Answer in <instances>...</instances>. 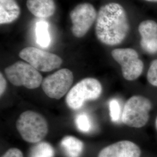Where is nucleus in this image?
<instances>
[{
  "instance_id": "1",
  "label": "nucleus",
  "mask_w": 157,
  "mask_h": 157,
  "mask_svg": "<svg viewBox=\"0 0 157 157\" xmlns=\"http://www.w3.org/2000/svg\"><path fill=\"white\" fill-rule=\"evenodd\" d=\"M130 29L129 19L121 4L111 2L100 8L95 23L98 40L107 45H117L124 41Z\"/></svg>"
},
{
  "instance_id": "2",
  "label": "nucleus",
  "mask_w": 157,
  "mask_h": 157,
  "mask_svg": "<svg viewBox=\"0 0 157 157\" xmlns=\"http://www.w3.org/2000/svg\"><path fill=\"white\" fill-rule=\"evenodd\" d=\"M17 128L23 139L35 143L42 140L48 133V124L41 115L32 111L23 112L17 119Z\"/></svg>"
},
{
  "instance_id": "3",
  "label": "nucleus",
  "mask_w": 157,
  "mask_h": 157,
  "mask_svg": "<svg viewBox=\"0 0 157 157\" xmlns=\"http://www.w3.org/2000/svg\"><path fill=\"white\" fill-rule=\"evenodd\" d=\"M151 109V102L148 98L141 95H134L124 104L122 121L130 127L141 128L148 122Z\"/></svg>"
},
{
  "instance_id": "4",
  "label": "nucleus",
  "mask_w": 157,
  "mask_h": 157,
  "mask_svg": "<svg viewBox=\"0 0 157 157\" xmlns=\"http://www.w3.org/2000/svg\"><path fill=\"white\" fill-rule=\"evenodd\" d=\"M102 86L96 78H86L74 86L67 95V106L72 109H78L85 101L95 100L101 95Z\"/></svg>"
},
{
  "instance_id": "5",
  "label": "nucleus",
  "mask_w": 157,
  "mask_h": 157,
  "mask_svg": "<svg viewBox=\"0 0 157 157\" xmlns=\"http://www.w3.org/2000/svg\"><path fill=\"white\" fill-rule=\"evenodd\" d=\"M5 73L9 81L16 86L34 89L43 83V77L39 71L26 62H15L6 67Z\"/></svg>"
},
{
  "instance_id": "6",
  "label": "nucleus",
  "mask_w": 157,
  "mask_h": 157,
  "mask_svg": "<svg viewBox=\"0 0 157 157\" xmlns=\"http://www.w3.org/2000/svg\"><path fill=\"white\" fill-rule=\"evenodd\" d=\"M19 56L41 72H50L60 67L62 63V59L58 56L36 47L25 48L20 51Z\"/></svg>"
},
{
  "instance_id": "7",
  "label": "nucleus",
  "mask_w": 157,
  "mask_h": 157,
  "mask_svg": "<svg viewBox=\"0 0 157 157\" xmlns=\"http://www.w3.org/2000/svg\"><path fill=\"white\" fill-rule=\"evenodd\" d=\"M113 58L121 66L124 78L132 81L139 78L144 68V63L137 51L130 48H117L111 52Z\"/></svg>"
},
{
  "instance_id": "8",
  "label": "nucleus",
  "mask_w": 157,
  "mask_h": 157,
  "mask_svg": "<svg viewBox=\"0 0 157 157\" xmlns=\"http://www.w3.org/2000/svg\"><path fill=\"white\" fill-rule=\"evenodd\" d=\"M98 13L90 3L85 2L76 6L70 13L73 35L78 38L83 37L93 25Z\"/></svg>"
},
{
  "instance_id": "9",
  "label": "nucleus",
  "mask_w": 157,
  "mask_h": 157,
  "mask_svg": "<svg viewBox=\"0 0 157 157\" xmlns=\"http://www.w3.org/2000/svg\"><path fill=\"white\" fill-rule=\"evenodd\" d=\"M73 80V73L71 71L66 68L62 69L43 80V90L48 97L58 100L67 94Z\"/></svg>"
},
{
  "instance_id": "10",
  "label": "nucleus",
  "mask_w": 157,
  "mask_h": 157,
  "mask_svg": "<svg viewBox=\"0 0 157 157\" xmlns=\"http://www.w3.org/2000/svg\"><path fill=\"white\" fill-rule=\"evenodd\" d=\"M140 147L128 140L120 141L107 146L100 152L98 157H140Z\"/></svg>"
},
{
  "instance_id": "11",
  "label": "nucleus",
  "mask_w": 157,
  "mask_h": 157,
  "mask_svg": "<svg viewBox=\"0 0 157 157\" xmlns=\"http://www.w3.org/2000/svg\"><path fill=\"white\" fill-rule=\"evenodd\" d=\"M139 32L141 48L149 54L157 52V23L152 20L143 21L139 26Z\"/></svg>"
},
{
  "instance_id": "12",
  "label": "nucleus",
  "mask_w": 157,
  "mask_h": 157,
  "mask_svg": "<svg viewBox=\"0 0 157 157\" xmlns=\"http://www.w3.org/2000/svg\"><path fill=\"white\" fill-rule=\"evenodd\" d=\"M26 6L29 11L39 18L52 17L56 10L54 0H27Z\"/></svg>"
},
{
  "instance_id": "13",
  "label": "nucleus",
  "mask_w": 157,
  "mask_h": 157,
  "mask_svg": "<svg viewBox=\"0 0 157 157\" xmlns=\"http://www.w3.org/2000/svg\"><path fill=\"white\" fill-rule=\"evenodd\" d=\"M21 15V8L16 0H0V24H10Z\"/></svg>"
},
{
  "instance_id": "14",
  "label": "nucleus",
  "mask_w": 157,
  "mask_h": 157,
  "mask_svg": "<svg viewBox=\"0 0 157 157\" xmlns=\"http://www.w3.org/2000/svg\"><path fill=\"white\" fill-rule=\"evenodd\" d=\"M61 145L67 157H79L83 149V143L78 139L67 136L65 137Z\"/></svg>"
},
{
  "instance_id": "15",
  "label": "nucleus",
  "mask_w": 157,
  "mask_h": 157,
  "mask_svg": "<svg viewBox=\"0 0 157 157\" xmlns=\"http://www.w3.org/2000/svg\"><path fill=\"white\" fill-rule=\"evenodd\" d=\"M36 36L37 43L43 48H47L51 43L48 32V25L44 21H39L36 25Z\"/></svg>"
},
{
  "instance_id": "16",
  "label": "nucleus",
  "mask_w": 157,
  "mask_h": 157,
  "mask_svg": "<svg viewBox=\"0 0 157 157\" xmlns=\"http://www.w3.org/2000/svg\"><path fill=\"white\" fill-rule=\"evenodd\" d=\"M30 157H54V150L50 144L46 142H41L32 148Z\"/></svg>"
},
{
  "instance_id": "17",
  "label": "nucleus",
  "mask_w": 157,
  "mask_h": 157,
  "mask_svg": "<svg viewBox=\"0 0 157 157\" xmlns=\"http://www.w3.org/2000/svg\"><path fill=\"white\" fill-rule=\"evenodd\" d=\"M75 122L78 129L82 132H89L91 129L92 125L90 118L84 113L78 114L76 118Z\"/></svg>"
},
{
  "instance_id": "18",
  "label": "nucleus",
  "mask_w": 157,
  "mask_h": 157,
  "mask_svg": "<svg viewBox=\"0 0 157 157\" xmlns=\"http://www.w3.org/2000/svg\"><path fill=\"white\" fill-rule=\"evenodd\" d=\"M110 117L113 122H117L121 117V106L118 100L112 99L109 102Z\"/></svg>"
},
{
  "instance_id": "19",
  "label": "nucleus",
  "mask_w": 157,
  "mask_h": 157,
  "mask_svg": "<svg viewBox=\"0 0 157 157\" xmlns=\"http://www.w3.org/2000/svg\"><path fill=\"white\" fill-rule=\"evenodd\" d=\"M147 78L152 86L157 87V59L152 62L148 69Z\"/></svg>"
},
{
  "instance_id": "20",
  "label": "nucleus",
  "mask_w": 157,
  "mask_h": 157,
  "mask_svg": "<svg viewBox=\"0 0 157 157\" xmlns=\"http://www.w3.org/2000/svg\"><path fill=\"white\" fill-rule=\"evenodd\" d=\"M2 157H23L22 152L17 148H11Z\"/></svg>"
},
{
  "instance_id": "21",
  "label": "nucleus",
  "mask_w": 157,
  "mask_h": 157,
  "mask_svg": "<svg viewBox=\"0 0 157 157\" xmlns=\"http://www.w3.org/2000/svg\"><path fill=\"white\" fill-rule=\"evenodd\" d=\"M6 88V81L2 73H0V95L2 96Z\"/></svg>"
},
{
  "instance_id": "22",
  "label": "nucleus",
  "mask_w": 157,
  "mask_h": 157,
  "mask_svg": "<svg viewBox=\"0 0 157 157\" xmlns=\"http://www.w3.org/2000/svg\"><path fill=\"white\" fill-rule=\"evenodd\" d=\"M148 2H157V0H144Z\"/></svg>"
},
{
  "instance_id": "23",
  "label": "nucleus",
  "mask_w": 157,
  "mask_h": 157,
  "mask_svg": "<svg viewBox=\"0 0 157 157\" xmlns=\"http://www.w3.org/2000/svg\"><path fill=\"white\" fill-rule=\"evenodd\" d=\"M155 126H156V128L157 129V117L156 118V121H155Z\"/></svg>"
}]
</instances>
